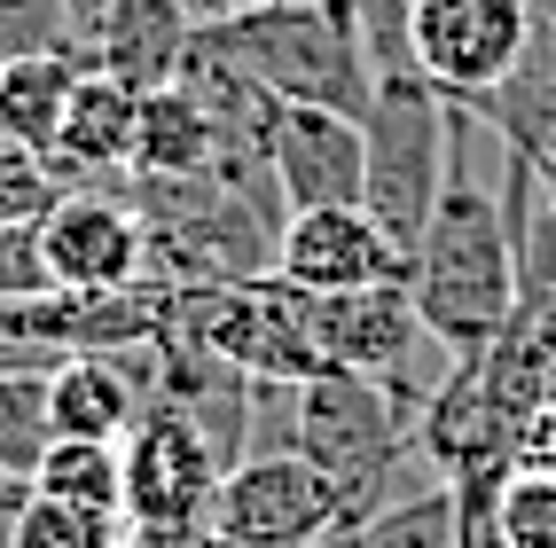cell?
<instances>
[{"instance_id": "1", "label": "cell", "mask_w": 556, "mask_h": 548, "mask_svg": "<svg viewBox=\"0 0 556 548\" xmlns=\"http://www.w3.org/2000/svg\"><path fill=\"white\" fill-rule=\"evenodd\" d=\"M407 298H416L424 329L455 360L486 353L509 314H517V267H509V235H502V204L486 189V173L470 165V133L447 102V180L424 219L416 251H407Z\"/></svg>"}, {"instance_id": "2", "label": "cell", "mask_w": 556, "mask_h": 548, "mask_svg": "<svg viewBox=\"0 0 556 548\" xmlns=\"http://www.w3.org/2000/svg\"><path fill=\"white\" fill-rule=\"evenodd\" d=\"M189 55L219 63L228 79L275 94V102H321L361 118L368 110V40L361 0H251L236 16H212L189 31Z\"/></svg>"}, {"instance_id": "3", "label": "cell", "mask_w": 556, "mask_h": 548, "mask_svg": "<svg viewBox=\"0 0 556 548\" xmlns=\"http://www.w3.org/2000/svg\"><path fill=\"white\" fill-rule=\"evenodd\" d=\"M439 180H447V94L416 63H377L361 110V204L400 251H416Z\"/></svg>"}, {"instance_id": "4", "label": "cell", "mask_w": 556, "mask_h": 548, "mask_svg": "<svg viewBox=\"0 0 556 548\" xmlns=\"http://www.w3.org/2000/svg\"><path fill=\"white\" fill-rule=\"evenodd\" d=\"M306 321L329 353V369H353L368 384H384L400 399V416L416 423V408L431 399V384L447 377V345L424 329L416 298H407V282H377V290H329L314 298L306 290Z\"/></svg>"}, {"instance_id": "5", "label": "cell", "mask_w": 556, "mask_h": 548, "mask_svg": "<svg viewBox=\"0 0 556 548\" xmlns=\"http://www.w3.org/2000/svg\"><path fill=\"white\" fill-rule=\"evenodd\" d=\"M126 455V548H197L212 494H219V455L204 447V431L173 408L150 399L141 423L118 438Z\"/></svg>"}, {"instance_id": "6", "label": "cell", "mask_w": 556, "mask_h": 548, "mask_svg": "<svg viewBox=\"0 0 556 548\" xmlns=\"http://www.w3.org/2000/svg\"><path fill=\"white\" fill-rule=\"evenodd\" d=\"M533 0H407V55L463 110L517 79L533 55Z\"/></svg>"}, {"instance_id": "7", "label": "cell", "mask_w": 556, "mask_h": 548, "mask_svg": "<svg viewBox=\"0 0 556 548\" xmlns=\"http://www.w3.org/2000/svg\"><path fill=\"white\" fill-rule=\"evenodd\" d=\"M212 525L243 548H314L345 525V501L306 455H243L219 470Z\"/></svg>"}, {"instance_id": "8", "label": "cell", "mask_w": 556, "mask_h": 548, "mask_svg": "<svg viewBox=\"0 0 556 548\" xmlns=\"http://www.w3.org/2000/svg\"><path fill=\"white\" fill-rule=\"evenodd\" d=\"M251 141L275 173L282 212H314V204H361V118L321 102H251Z\"/></svg>"}, {"instance_id": "9", "label": "cell", "mask_w": 556, "mask_h": 548, "mask_svg": "<svg viewBox=\"0 0 556 548\" xmlns=\"http://www.w3.org/2000/svg\"><path fill=\"white\" fill-rule=\"evenodd\" d=\"M275 275L290 290H377V282H407V251L377 228L368 204H314V212H290L282 219V243H275Z\"/></svg>"}, {"instance_id": "10", "label": "cell", "mask_w": 556, "mask_h": 548, "mask_svg": "<svg viewBox=\"0 0 556 548\" xmlns=\"http://www.w3.org/2000/svg\"><path fill=\"white\" fill-rule=\"evenodd\" d=\"M40 251L55 290H126L150 282V259H141V212L118 189H63L40 212Z\"/></svg>"}, {"instance_id": "11", "label": "cell", "mask_w": 556, "mask_h": 548, "mask_svg": "<svg viewBox=\"0 0 556 548\" xmlns=\"http://www.w3.org/2000/svg\"><path fill=\"white\" fill-rule=\"evenodd\" d=\"M157 399V353L150 337L118 353H63L48 369V423L55 438H118L141 423V408Z\"/></svg>"}, {"instance_id": "12", "label": "cell", "mask_w": 556, "mask_h": 548, "mask_svg": "<svg viewBox=\"0 0 556 548\" xmlns=\"http://www.w3.org/2000/svg\"><path fill=\"white\" fill-rule=\"evenodd\" d=\"M134 110H141V87L118 79L110 63H87L48 141V173L63 189H118L134 173Z\"/></svg>"}, {"instance_id": "13", "label": "cell", "mask_w": 556, "mask_h": 548, "mask_svg": "<svg viewBox=\"0 0 556 548\" xmlns=\"http://www.w3.org/2000/svg\"><path fill=\"white\" fill-rule=\"evenodd\" d=\"M502 235H509V267H517V314H541L556 298V196L541 180V157L526 141H502Z\"/></svg>"}, {"instance_id": "14", "label": "cell", "mask_w": 556, "mask_h": 548, "mask_svg": "<svg viewBox=\"0 0 556 548\" xmlns=\"http://www.w3.org/2000/svg\"><path fill=\"white\" fill-rule=\"evenodd\" d=\"M219 157V110L204 87L173 79L141 87V110H134V173L126 180H180V173H204Z\"/></svg>"}, {"instance_id": "15", "label": "cell", "mask_w": 556, "mask_h": 548, "mask_svg": "<svg viewBox=\"0 0 556 548\" xmlns=\"http://www.w3.org/2000/svg\"><path fill=\"white\" fill-rule=\"evenodd\" d=\"M87 55H55V48H16L0 55V133L48 157V141L63 126V102L79 87Z\"/></svg>"}, {"instance_id": "16", "label": "cell", "mask_w": 556, "mask_h": 548, "mask_svg": "<svg viewBox=\"0 0 556 548\" xmlns=\"http://www.w3.org/2000/svg\"><path fill=\"white\" fill-rule=\"evenodd\" d=\"M338 548H455V486H407L384 509H368L361 525H338Z\"/></svg>"}, {"instance_id": "17", "label": "cell", "mask_w": 556, "mask_h": 548, "mask_svg": "<svg viewBox=\"0 0 556 548\" xmlns=\"http://www.w3.org/2000/svg\"><path fill=\"white\" fill-rule=\"evenodd\" d=\"M31 494L55 501H87V509H118L126 501V455L110 438H48L40 470H31ZM126 518V509H118Z\"/></svg>"}, {"instance_id": "18", "label": "cell", "mask_w": 556, "mask_h": 548, "mask_svg": "<svg viewBox=\"0 0 556 548\" xmlns=\"http://www.w3.org/2000/svg\"><path fill=\"white\" fill-rule=\"evenodd\" d=\"M48 369H0V470L9 479H31L48 455Z\"/></svg>"}, {"instance_id": "19", "label": "cell", "mask_w": 556, "mask_h": 548, "mask_svg": "<svg viewBox=\"0 0 556 548\" xmlns=\"http://www.w3.org/2000/svg\"><path fill=\"white\" fill-rule=\"evenodd\" d=\"M118 540H126L118 509L55 501V494H31L24 518H16V548H118Z\"/></svg>"}, {"instance_id": "20", "label": "cell", "mask_w": 556, "mask_h": 548, "mask_svg": "<svg viewBox=\"0 0 556 548\" xmlns=\"http://www.w3.org/2000/svg\"><path fill=\"white\" fill-rule=\"evenodd\" d=\"M502 533L509 548H556V470H533V462H509L502 470Z\"/></svg>"}, {"instance_id": "21", "label": "cell", "mask_w": 556, "mask_h": 548, "mask_svg": "<svg viewBox=\"0 0 556 548\" xmlns=\"http://www.w3.org/2000/svg\"><path fill=\"white\" fill-rule=\"evenodd\" d=\"M55 196H63V180L48 173V157L0 133V228H9V219H40Z\"/></svg>"}, {"instance_id": "22", "label": "cell", "mask_w": 556, "mask_h": 548, "mask_svg": "<svg viewBox=\"0 0 556 548\" xmlns=\"http://www.w3.org/2000/svg\"><path fill=\"white\" fill-rule=\"evenodd\" d=\"M55 275H48V251H40V219H9L0 228V306H24V298H48Z\"/></svg>"}, {"instance_id": "23", "label": "cell", "mask_w": 556, "mask_h": 548, "mask_svg": "<svg viewBox=\"0 0 556 548\" xmlns=\"http://www.w3.org/2000/svg\"><path fill=\"white\" fill-rule=\"evenodd\" d=\"M517 462H533V470H556V392L533 408V423H526V438H517Z\"/></svg>"}, {"instance_id": "24", "label": "cell", "mask_w": 556, "mask_h": 548, "mask_svg": "<svg viewBox=\"0 0 556 548\" xmlns=\"http://www.w3.org/2000/svg\"><path fill=\"white\" fill-rule=\"evenodd\" d=\"M31 501V479H0V548H16V518Z\"/></svg>"}, {"instance_id": "25", "label": "cell", "mask_w": 556, "mask_h": 548, "mask_svg": "<svg viewBox=\"0 0 556 548\" xmlns=\"http://www.w3.org/2000/svg\"><path fill=\"white\" fill-rule=\"evenodd\" d=\"M71 9V24H79V40H87V55L102 48V16H110V0H63Z\"/></svg>"}, {"instance_id": "26", "label": "cell", "mask_w": 556, "mask_h": 548, "mask_svg": "<svg viewBox=\"0 0 556 548\" xmlns=\"http://www.w3.org/2000/svg\"><path fill=\"white\" fill-rule=\"evenodd\" d=\"M189 9V24H212V16H236V9H251V0H180Z\"/></svg>"}, {"instance_id": "27", "label": "cell", "mask_w": 556, "mask_h": 548, "mask_svg": "<svg viewBox=\"0 0 556 548\" xmlns=\"http://www.w3.org/2000/svg\"><path fill=\"white\" fill-rule=\"evenodd\" d=\"M526 321H533V337H541V345H548V353H556V298H548V306H541V314H526Z\"/></svg>"}, {"instance_id": "28", "label": "cell", "mask_w": 556, "mask_h": 548, "mask_svg": "<svg viewBox=\"0 0 556 548\" xmlns=\"http://www.w3.org/2000/svg\"><path fill=\"white\" fill-rule=\"evenodd\" d=\"M118 548H126V540H118Z\"/></svg>"}]
</instances>
